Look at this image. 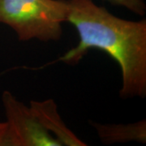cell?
<instances>
[{
	"label": "cell",
	"mask_w": 146,
	"mask_h": 146,
	"mask_svg": "<svg viewBox=\"0 0 146 146\" xmlns=\"http://www.w3.org/2000/svg\"><path fill=\"white\" fill-rule=\"evenodd\" d=\"M2 101L8 122L19 146H61L47 131L30 107L18 101L9 91H4Z\"/></svg>",
	"instance_id": "obj_3"
},
{
	"label": "cell",
	"mask_w": 146,
	"mask_h": 146,
	"mask_svg": "<svg viewBox=\"0 0 146 146\" xmlns=\"http://www.w3.org/2000/svg\"><path fill=\"white\" fill-rule=\"evenodd\" d=\"M68 21L78 33V45L58 61L75 66L91 49L101 50L118 63L122 74L121 98L146 96V20L114 16L92 0H68Z\"/></svg>",
	"instance_id": "obj_1"
},
{
	"label": "cell",
	"mask_w": 146,
	"mask_h": 146,
	"mask_svg": "<svg viewBox=\"0 0 146 146\" xmlns=\"http://www.w3.org/2000/svg\"><path fill=\"white\" fill-rule=\"evenodd\" d=\"M90 125L95 128L100 141L104 145L130 141L141 144L146 142L145 119L128 124H102L90 121Z\"/></svg>",
	"instance_id": "obj_5"
},
{
	"label": "cell",
	"mask_w": 146,
	"mask_h": 146,
	"mask_svg": "<svg viewBox=\"0 0 146 146\" xmlns=\"http://www.w3.org/2000/svg\"><path fill=\"white\" fill-rule=\"evenodd\" d=\"M29 107L43 127L60 143L61 146L87 145L64 123L53 99L43 102L31 101Z\"/></svg>",
	"instance_id": "obj_4"
},
{
	"label": "cell",
	"mask_w": 146,
	"mask_h": 146,
	"mask_svg": "<svg viewBox=\"0 0 146 146\" xmlns=\"http://www.w3.org/2000/svg\"><path fill=\"white\" fill-rule=\"evenodd\" d=\"M0 146H19L16 136L7 121L0 122Z\"/></svg>",
	"instance_id": "obj_7"
},
{
	"label": "cell",
	"mask_w": 146,
	"mask_h": 146,
	"mask_svg": "<svg viewBox=\"0 0 146 146\" xmlns=\"http://www.w3.org/2000/svg\"><path fill=\"white\" fill-rule=\"evenodd\" d=\"M68 12V0H0V23L22 42L58 41Z\"/></svg>",
	"instance_id": "obj_2"
},
{
	"label": "cell",
	"mask_w": 146,
	"mask_h": 146,
	"mask_svg": "<svg viewBox=\"0 0 146 146\" xmlns=\"http://www.w3.org/2000/svg\"><path fill=\"white\" fill-rule=\"evenodd\" d=\"M110 4L118 7H125L127 10L132 11L134 14L143 16L145 15L146 5L144 0H103Z\"/></svg>",
	"instance_id": "obj_6"
}]
</instances>
